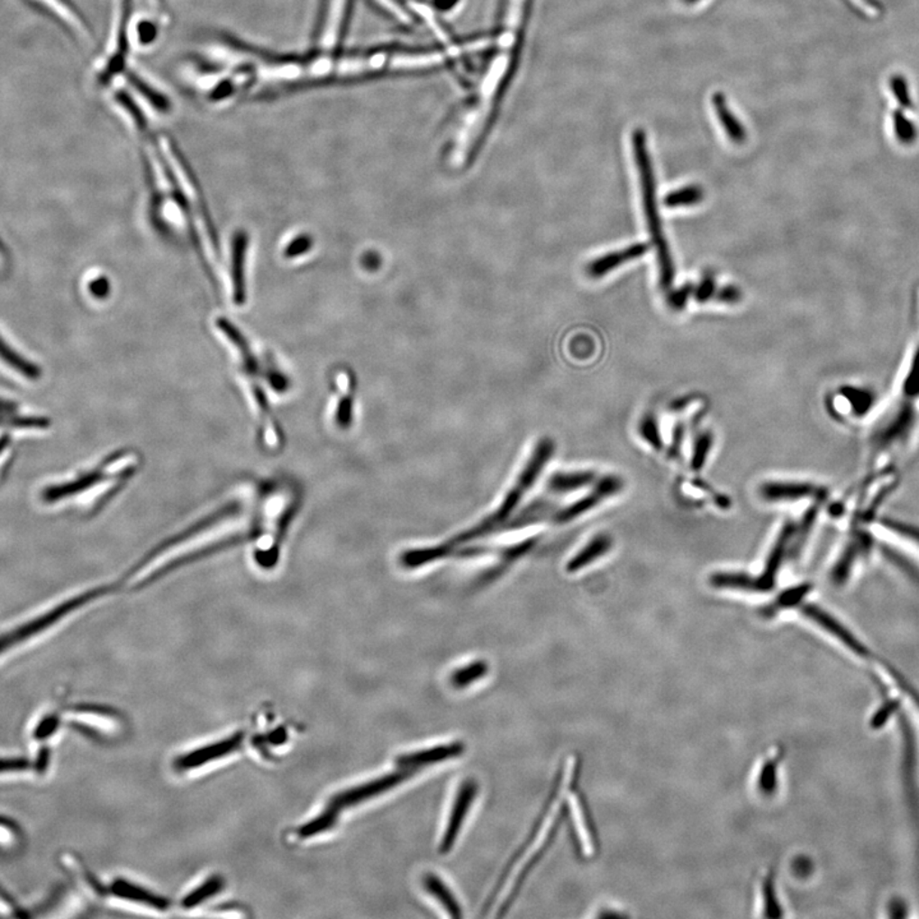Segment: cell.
<instances>
[{
  "label": "cell",
  "instance_id": "9c48e42d",
  "mask_svg": "<svg viewBox=\"0 0 919 919\" xmlns=\"http://www.w3.org/2000/svg\"><path fill=\"white\" fill-rule=\"evenodd\" d=\"M801 612L805 617H807L808 620L816 623L817 626L823 628V630L829 632L830 635L834 636L835 639H838L839 641L844 643V645L848 646V648L851 649V651L858 652V654L865 652V648H863L862 643L858 641L856 637L851 635V631L842 626L841 622L835 620L832 614H829V613L821 609L820 606L805 605L802 606Z\"/></svg>",
  "mask_w": 919,
  "mask_h": 919
},
{
  "label": "cell",
  "instance_id": "8992f818",
  "mask_svg": "<svg viewBox=\"0 0 919 919\" xmlns=\"http://www.w3.org/2000/svg\"><path fill=\"white\" fill-rule=\"evenodd\" d=\"M477 795L478 783L474 779L465 780L461 787H460L455 802H453L446 832H444L442 842L440 844L441 853H449L452 850L453 844H455L456 839H458L459 832L461 830L462 823H464L465 817H467L468 812L470 810Z\"/></svg>",
  "mask_w": 919,
  "mask_h": 919
},
{
  "label": "cell",
  "instance_id": "d6986e66",
  "mask_svg": "<svg viewBox=\"0 0 919 919\" xmlns=\"http://www.w3.org/2000/svg\"><path fill=\"white\" fill-rule=\"evenodd\" d=\"M488 666L483 660L474 661V663L469 664L467 667L460 668V669L452 673V686L455 688L468 687L471 683L483 678L487 672H488Z\"/></svg>",
  "mask_w": 919,
  "mask_h": 919
},
{
  "label": "cell",
  "instance_id": "f546056e",
  "mask_svg": "<svg viewBox=\"0 0 919 919\" xmlns=\"http://www.w3.org/2000/svg\"><path fill=\"white\" fill-rule=\"evenodd\" d=\"M844 395L851 401L857 413L866 412L867 407L869 406V397L867 392L851 390H851H844Z\"/></svg>",
  "mask_w": 919,
  "mask_h": 919
},
{
  "label": "cell",
  "instance_id": "8fae6325",
  "mask_svg": "<svg viewBox=\"0 0 919 919\" xmlns=\"http://www.w3.org/2000/svg\"><path fill=\"white\" fill-rule=\"evenodd\" d=\"M649 250H651V245L648 243H639L630 245V247L624 248V250L605 254V256L599 257V259L589 262L587 268V275L593 278H605L613 269L620 268L622 263L630 262V260L645 256Z\"/></svg>",
  "mask_w": 919,
  "mask_h": 919
},
{
  "label": "cell",
  "instance_id": "e0dca14e",
  "mask_svg": "<svg viewBox=\"0 0 919 919\" xmlns=\"http://www.w3.org/2000/svg\"><path fill=\"white\" fill-rule=\"evenodd\" d=\"M423 885H424L425 890L428 893H431L432 896L436 897L438 902L442 904L444 909L450 913V915L455 918L462 917L461 906L459 905L452 891L449 890V887L441 880V878H438L434 873H427L424 876V880H423Z\"/></svg>",
  "mask_w": 919,
  "mask_h": 919
},
{
  "label": "cell",
  "instance_id": "ffe728a7",
  "mask_svg": "<svg viewBox=\"0 0 919 919\" xmlns=\"http://www.w3.org/2000/svg\"><path fill=\"white\" fill-rule=\"evenodd\" d=\"M704 192L703 189L698 186H688L683 187L681 189L670 192L669 195L664 198V204L667 207H685L694 206L698 202L703 201Z\"/></svg>",
  "mask_w": 919,
  "mask_h": 919
},
{
  "label": "cell",
  "instance_id": "7402d4cb",
  "mask_svg": "<svg viewBox=\"0 0 919 919\" xmlns=\"http://www.w3.org/2000/svg\"><path fill=\"white\" fill-rule=\"evenodd\" d=\"M235 245H237L234 250V283L237 285V294H235V296H237V302L241 305V303L244 300L243 263L244 250L245 245H247V243H244L243 235L239 237Z\"/></svg>",
  "mask_w": 919,
  "mask_h": 919
},
{
  "label": "cell",
  "instance_id": "f1b7e54d",
  "mask_svg": "<svg viewBox=\"0 0 919 919\" xmlns=\"http://www.w3.org/2000/svg\"><path fill=\"white\" fill-rule=\"evenodd\" d=\"M817 510H819V508L812 507L811 510H808V513L805 514V519L801 523V528H799L798 539H796V547L793 548L795 553L796 550H801L802 545H804L805 538H807V534L810 532L812 525H814V521L816 519Z\"/></svg>",
  "mask_w": 919,
  "mask_h": 919
},
{
  "label": "cell",
  "instance_id": "44dd1931",
  "mask_svg": "<svg viewBox=\"0 0 919 919\" xmlns=\"http://www.w3.org/2000/svg\"><path fill=\"white\" fill-rule=\"evenodd\" d=\"M0 358L5 363H8L9 366L17 369L18 372L23 373V376L29 377V378H36L39 376L38 368L29 363V361L23 359V357H20L17 352L12 350L2 339H0Z\"/></svg>",
  "mask_w": 919,
  "mask_h": 919
},
{
  "label": "cell",
  "instance_id": "1f68e13d",
  "mask_svg": "<svg viewBox=\"0 0 919 919\" xmlns=\"http://www.w3.org/2000/svg\"><path fill=\"white\" fill-rule=\"evenodd\" d=\"M311 247H312L311 238L302 237L296 239V241L290 245V248L289 250H287V254L289 257H294L296 256H296H299V254L305 253L306 252V250H309V248Z\"/></svg>",
  "mask_w": 919,
  "mask_h": 919
},
{
  "label": "cell",
  "instance_id": "603a6c76",
  "mask_svg": "<svg viewBox=\"0 0 919 919\" xmlns=\"http://www.w3.org/2000/svg\"><path fill=\"white\" fill-rule=\"evenodd\" d=\"M713 447V436L709 432L700 434L697 437L696 443H695L694 456H692L691 467L694 470H700L703 469L705 462H706L707 456H709L710 450Z\"/></svg>",
  "mask_w": 919,
  "mask_h": 919
},
{
  "label": "cell",
  "instance_id": "5bb4252c",
  "mask_svg": "<svg viewBox=\"0 0 919 919\" xmlns=\"http://www.w3.org/2000/svg\"><path fill=\"white\" fill-rule=\"evenodd\" d=\"M758 909L760 917H783L784 909L778 896L773 871L765 872L759 882Z\"/></svg>",
  "mask_w": 919,
  "mask_h": 919
},
{
  "label": "cell",
  "instance_id": "484cf974",
  "mask_svg": "<svg viewBox=\"0 0 919 919\" xmlns=\"http://www.w3.org/2000/svg\"><path fill=\"white\" fill-rule=\"evenodd\" d=\"M694 285H683V287H678V289L674 290L673 293L670 294L669 298H668V305H669L670 308L674 309V311H681V309L685 308V305H687L689 296H694Z\"/></svg>",
  "mask_w": 919,
  "mask_h": 919
},
{
  "label": "cell",
  "instance_id": "52a82bcc",
  "mask_svg": "<svg viewBox=\"0 0 919 919\" xmlns=\"http://www.w3.org/2000/svg\"><path fill=\"white\" fill-rule=\"evenodd\" d=\"M796 532L795 523H784L783 529L780 530V534L778 536L777 541H775L773 550H771L768 560H766L764 571H762L759 578H756L758 591L764 593V591L774 589L778 572H779L780 567L783 565L784 557L787 554V548H788Z\"/></svg>",
  "mask_w": 919,
  "mask_h": 919
},
{
  "label": "cell",
  "instance_id": "d4e9b609",
  "mask_svg": "<svg viewBox=\"0 0 919 919\" xmlns=\"http://www.w3.org/2000/svg\"><path fill=\"white\" fill-rule=\"evenodd\" d=\"M640 433L655 449H661L660 433H659L658 423L654 416L649 415L640 425Z\"/></svg>",
  "mask_w": 919,
  "mask_h": 919
},
{
  "label": "cell",
  "instance_id": "277c9868",
  "mask_svg": "<svg viewBox=\"0 0 919 919\" xmlns=\"http://www.w3.org/2000/svg\"><path fill=\"white\" fill-rule=\"evenodd\" d=\"M418 770L419 769L415 768H398V770L394 771V773L383 775L378 779H373L368 781V783L361 784V786L354 787V788L335 793V795L331 796L324 807L332 808L333 811L340 814L344 808L359 805L361 802L372 799L373 796L382 795V793L395 788L398 784L410 779Z\"/></svg>",
  "mask_w": 919,
  "mask_h": 919
},
{
  "label": "cell",
  "instance_id": "9a60e30c",
  "mask_svg": "<svg viewBox=\"0 0 919 919\" xmlns=\"http://www.w3.org/2000/svg\"><path fill=\"white\" fill-rule=\"evenodd\" d=\"M612 545L613 541L611 536L606 534L594 536L589 543L585 545V547L582 548L578 554H576L574 559L569 560V562L567 563L566 567L567 571H569V574H575V572L580 571L581 569H585V567L596 562V560H599L600 557L605 556V554L611 550Z\"/></svg>",
  "mask_w": 919,
  "mask_h": 919
},
{
  "label": "cell",
  "instance_id": "d6a6232c",
  "mask_svg": "<svg viewBox=\"0 0 919 919\" xmlns=\"http://www.w3.org/2000/svg\"><path fill=\"white\" fill-rule=\"evenodd\" d=\"M683 434H685V428L682 424H678L676 427L673 434V444L670 447L669 452L672 456L678 455L679 450H681Z\"/></svg>",
  "mask_w": 919,
  "mask_h": 919
},
{
  "label": "cell",
  "instance_id": "cb8c5ba5",
  "mask_svg": "<svg viewBox=\"0 0 919 919\" xmlns=\"http://www.w3.org/2000/svg\"><path fill=\"white\" fill-rule=\"evenodd\" d=\"M882 525L885 528L890 529L891 532L896 534L903 536V538L909 539L913 543L919 545V528L911 523H902V521L884 519L881 521Z\"/></svg>",
  "mask_w": 919,
  "mask_h": 919
},
{
  "label": "cell",
  "instance_id": "7c38bea8",
  "mask_svg": "<svg viewBox=\"0 0 919 919\" xmlns=\"http://www.w3.org/2000/svg\"><path fill=\"white\" fill-rule=\"evenodd\" d=\"M714 112L718 116L720 125L724 130L729 140L737 145H742L747 140V132L742 123L734 115L733 110L728 105L727 96L723 92H714L712 96Z\"/></svg>",
  "mask_w": 919,
  "mask_h": 919
},
{
  "label": "cell",
  "instance_id": "ba28073f",
  "mask_svg": "<svg viewBox=\"0 0 919 919\" xmlns=\"http://www.w3.org/2000/svg\"><path fill=\"white\" fill-rule=\"evenodd\" d=\"M783 761L781 749L771 750L756 766L752 777V786L756 795L762 798H771L779 789L780 765Z\"/></svg>",
  "mask_w": 919,
  "mask_h": 919
},
{
  "label": "cell",
  "instance_id": "4316f807",
  "mask_svg": "<svg viewBox=\"0 0 919 919\" xmlns=\"http://www.w3.org/2000/svg\"><path fill=\"white\" fill-rule=\"evenodd\" d=\"M810 590V585H801V587H795V589L786 591V593L781 594L777 605L783 606V608L796 605L805 596H807L808 591Z\"/></svg>",
  "mask_w": 919,
  "mask_h": 919
},
{
  "label": "cell",
  "instance_id": "4dcf8cb0",
  "mask_svg": "<svg viewBox=\"0 0 919 919\" xmlns=\"http://www.w3.org/2000/svg\"><path fill=\"white\" fill-rule=\"evenodd\" d=\"M714 298L720 303H725V305H734V303L740 302L741 298H742V293H741L737 287L729 285V287H722V289L716 291Z\"/></svg>",
  "mask_w": 919,
  "mask_h": 919
},
{
  "label": "cell",
  "instance_id": "3957f363",
  "mask_svg": "<svg viewBox=\"0 0 919 919\" xmlns=\"http://www.w3.org/2000/svg\"><path fill=\"white\" fill-rule=\"evenodd\" d=\"M631 142H632L633 158H635L640 186H641L643 211H645L652 243L657 250L659 275H660L659 280H660V287L663 289H669L673 285L676 269H674L672 254H670L663 229H661L658 208L657 180H655L646 132L641 128H637L632 132Z\"/></svg>",
  "mask_w": 919,
  "mask_h": 919
},
{
  "label": "cell",
  "instance_id": "ac0fdd59",
  "mask_svg": "<svg viewBox=\"0 0 919 919\" xmlns=\"http://www.w3.org/2000/svg\"><path fill=\"white\" fill-rule=\"evenodd\" d=\"M710 584L718 589L758 591L756 578L741 572H719L710 578Z\"/></svg>",
  "mask_w": 919,
  "mask_h": 919
},
{
  "label": "cell",
  "instance_id": "6da1fadb",
  "mask_svg": "<svg viewBox=\"0 0 919 919\" xmlns=\"http://www.w3.org/2000/svg\"><path fill=\"white\" fill-rule=\"evenodd\" d=\"M526 2L528 0H507L505 2L504 31L498 39L497 54L493 58L488 70L483 77L477 99L462 116L455 137H453L449 158L452 168H464L473 158L475 150L482 140L499 87L510 68L514 45H516L520 27L523 24V15H525Z\"/></svg>",
  "mask_w": 919,
  "mask_h": 919
},
{
  "label": "cell",
  "instance_id": "7a4b0ae2",
  "mask_svg": "<svg viewBox=\"0 0 919 919\" xmlns=\"http://www.w3.org/2000/svg\"><path fill=\"white\" fill-rule=\"evenodd\" d=\"M554 449L556 447H554V442L550 438H543V440L539 441V443L535 446L534 452L530 456L528 464L523 468V473L519 475L513 488L505 495L504 502L496 510L495 514H490V516L483 520V523L474 526L473 529L455 536L451 541H444V543L436 545V547L404 551L400 556L401 566L405 567L406 569H419V567L428 565V563H433L438 560L452 556L456 548L461 547V545L467 544L469 541L492 534L499 526L504 525L508 516L519 505L521 499L525 497L528 490L534 486L539 475L541 474L545 465L548 464V461L553 456Z\"/></svg>",
  "mask_w": 919,
  "mask_h": 919
},
{
  "label": "cell",
  "instance_id": "4fadbf2b",
  "mask_svg": "<svg viewBox=\"0 0 919 919\" xmlns=\"http://www.w3.org/2000/svg\"><path fill=\"white\" fill-rule=\"evenodd\" d=\"M817 490L808 483L770 482L762 484L760 496L768 502H793L811 497Z\"/></svg>",
  "mask_w": 919,
  "mask_h": 919
},
{
  "label": "cell",
  "instance_id": "5b68a950",
  "mask_svg": "<svg viewBox=\"0 0 919 919\" xmlns=\"http://www.w3.org/2000/svg\"><path fill=\"white\" fill-rule=\"evenodd\" d=\"M622 488H623V482H622L621 478L615 477V475H608V477L603 478V479L596 483V488L591 490L589 495L578 499L575 504L567 505L563 510L551 514L550 521H553L554 523H560H560H571L572 520L578 519L581 514H587L591 508L602 504L606 498L618 495Z\"/></svg>",
  "mask_w": 919,
  "mask_h": 919
},
{
  "label": "cell",
  "instance_id": "2e32d148",
  "mask_svg": "<svg viewBox=\"0 0 919 919\" xmlns=\"http://www.w3.org/2000/svg\"><path fill=\"white\" fill-rule=\"evenodd\" d=\"M596 475L593 471H574V473H556L551 475L547 483V492L550 495H569L581 488H587L594 483Z\"/></svg>",
  "mask_w": 919,
  "mask_h": 919
},
{
  "label": "cell",
  "instance_id": "836d02e7",
  "mask_svg": "<svg viewBox=\"0 0 919 919\" xmlns=\"http://www.w3.org/2000/svg\"><path fill=\"white\" fill-rule=\"evenodd\" d=\"M682 2L686 3V5H696V3L701 2V0H682Z\"/></svg>",
  "mask_w": 919,
  "mask_h": 919
},
{
  "label": "cell",
  "instance_id": "30bf717a",
  "mask_svg": "<svg viewBox=\"0 0 919 919\" xmlns=\"http://www.w3.org/2000/svg\"><path fill=\"white\" fill-rule=\"evenodd\" d=\"M465 751V744L453 742L443 744V746L433 747V749L415 751V752L400 755L395 762L398 768H415L436 764V762L446 761L449 759H455L462 755Z\"/></svg>",
  "mask_w": 919,
  "mask_h": 919
},
{
  "label": "cell",
  "instance_id": "83f0119b",
  "mask_svg": "<svg viewBox=\"0 0 919 919\" xmlns=\"http://www.w3.org/2000/svg\"><path fill=\"white\" fill-rule=\"evenodd\" d=\"M715 281H714L712 276H707V278H705L704 280L697 285V287H695L694 298L696 299L698 303H705L707 302V300L714 298V296H715Z\"/></svg>",
  "mask_w": 919,
  "mask_h": 919
}]
</instances>
